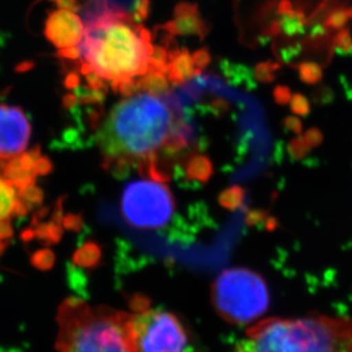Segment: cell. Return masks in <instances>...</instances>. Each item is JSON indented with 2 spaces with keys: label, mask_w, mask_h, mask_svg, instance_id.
Instances as JSON below:
<instances>
[{
  "label": "cell",
  "mask_w": 352,
  "mask_h": 352,
  "mask_svg": "<svg viewBox=\"0 0 352 352\" xmlns=\"http://www.w3.org/2000/svg\"><path fill=\"white\" fill-rule=\"evenodd\" d=\"M82 14L85 34L79 48L96 74L110 82L146 75L153 45L142 23L107 0H89Z\"/></svg>",
  "instance_id": "obj_1"
},
{
  "label": "cell",
  "mask_w": 352,
  "mask_h": 352,
  "mask_svg": "<svg viewBox=\"0 0 352 352\" xmlns=\"http://www.w3.org/2000/svg\"><path fill=\"white\" fill-rule=\"evenodd\" d=\"M170 120L172 111L162 98L139 93L112 108L96 131L94 142L103 158L122 155L139 158L160 149L168 134Z\"/></svg>",
  "instance_id": "obj_2"
},
{
  "label": "cell",
  "mask_w": 352,
  "mask_h": 352,
  "mask_svg": "<svg viewBox=\"0 0 352 352\" xmlns=\"http://www.w3.org/2000/svg\"><path fill=\"white\" fill-rule=\"evenodd\" d=\"M234 352H352V319L318 314L271 319L252 329Z\"/></svg>",
  "instance_id": "obj_3"
},
{
  "label": "cell",
  "mask_w": 352,
  "mask_h": 352,
  "mask_svg": "<svg viewBox=\"0 0 352 352\" xmlns=\"http://www.w3.org/2000/svg\"><path fill=\"white\" fill-rule=\"evenodd\" d=\"M60 352H138L131 314L79 298L65 300L58 314Z\"/></svg>",
  "instance_id": "obj_4"
},
{
  "label": "cell",
  "mask_w": 352,
  "mask_h": 352,
  "mask_svg": "<svg viewBox=\"0 0 352 352\" xmlns=\"http://www.w3.org/2000/svg\"><path fill=\"white\" fill-rule=\"evenodd\" d=\"M214 308L234 324H248L260 318L269 308V291L263 278L245 267L224 270L212 287Z\"/></svg>",
  "instance_id": "obj_5"
},
{
  "label": "cell",
  "mask_w": 352,
  "mask_h": 352,
  "mask_svg": "<svg viewBox=\"0 0 352 352\" xmlns=\"http://www.w3.org/2000/svg\"><path fill=\"white\" fill-rule=\"evenodd\" d=\"M174 212L175 199L165 183L140 179L124 188L122 214L132 227L158 230L170 222Z\"/></svg>",
  "instance_id": "obj_6"
},
{
  "label": "cell",
  "mask_w": 352,
  "mask_h": 352,
  "mask_svg": "<svg viewBox=\"0 0 352 352\" xmlns=\"http://www.w3.org/2000/svg\"><path fill=\"white\" fill-rule=\"evenodd\" d=\"M138 352H186L189 336L182 322L170 312L146 309L131 315Z\"/></svg>",
  "instance_id": "obj_7"
},
{
  "label": "cell",
  "mask_w": 352,
  "mask_h": 352,
  "mask_svg": "<svg viewBox=\"0 0 352 352\" xmlns=\"http://www.w3.org/2000/svg\"><path fill=\"white\" fill-rule=\"evenodd\" d=\"M30 136V122L23 110L0 104V158L12 160L23 153Z\"/></svg>",
  "instance_id": "obj_8"
},
{
  "label": "cell",
  "mask_w": 352,
  "mask_h": 352,
  "mask_svg": "<svg viewBox=\"0 0 352 352\" xmlns=\"http://www.w3.org/2000/svg\"><path fill=\"white\" fill-rule=\"evenodd\" d=\"M44 34L55 47L61 50L80 44L85 34V25L75 12L58 8L48 15Z\"/></svg>",
  "instance_id": "obj_9"
},
{
  "label": "cell",
  "mask_w": 352,
  "mask_h": 352,
  "mask_svg": "<svg viewBox=\"0 0 352 352\" xmlns=\"http://www.w3.org/2000/svg\"><path fill=\"white\" fill-rule=\"evenodd\" d=\"M214 166L210 157L195 151L182 160V164L173 166V176L176 184L186 190L201 189L212 179Z\"/></svg>",
  "instance_id": "obj_10"
},
{
  "label": "cell",
  "mask_w": 352,
  "mask_h": 352,
  "mask_svg": "<svg viewBox=\"0 0 352 352\" xmlns=\"http://www.w3.org/2000/svg\"><path fill=\"white\" fill-rule=\"evenodd\" d=\"M160 29L172 36H197L201 41L210 31L206 22L200 16L196 3H179L174 10V19L164 24Z\"/></svg>",
  "instance_id": "obj_11"
},
{
  "label": "cell",
  "mask_w": 352,
  "mask_h": 352,
  "mask_svg": "<svg viewBox=\"0 0 352 352\" xmlns=\"http://www.w3.org/2000/svg\"><path fill=\"white\" fill-rule=\"evenodd\" d=\"M203 72L197 70L193 65L192 55L188 48H174L170 51V65L167 77L173 86L184 85L195 76Z\"/></svg>",
  "instance_id": "obj_12"
},
{
  "label": "cell",
  "mask_w": 352,
  "mask_h": 352,
  "mask_svg": "<svg viewBox=\"0 0 352 352\" xmlns=\"http://www.w3.org/2000/svg\"><path fill=\"white\" fill-rule=\"evenodd\" d=\"M220 69L222 75L230 85L237 87H245L248 91H253L256 88V79L254 72L246 65L234 63L229 60H222L220 62Z\"/></svg>",
  "instance_id": "obj_13"
},
{
  "label": "cell",
  "mask_w": 352,
  "mask_h": 352,
  "mask_svg": "<svg viewBox=\"0 0 352 352\" xmlns=\"http://www.w3.org/2000/svg\"><path fill=\"white\" fill-rule=\"evenodd\" d=\"M138 82L141 93H148L160 98H166L172 93L170 79L160 72H146Z\"/></svg>",
  "instance_id": "obj_14"
},
{
  "label": "cell",
  "mask_w": 352,
  "mask_h": 352,
  "mask_svg": "<svg viewBox=\"0 0 352 352\" xmlns=\"http://www.w3.org/2000/svg\"><path fill=\"white\" fill-rule=\"evenodd\" d=\"M102 167L111 174L112 177L119 181L129 177L132 170L136 168V158L122 155L113 158H103Z\"/></svg>",
  "instance_id": "obj_15"
},
{
  "label": "cell",
  "mask_w": 352,
  "mask_h": 352,
  "mask_svg": "<svg viewBox=\"0 0 352 352\" xmlns=\"http://www.w3.org/2000/svg\"><path fill=\"white\" fill-rule=\"evenodd\" d=\"M246 193V190L241 186H229L219 195L217 203L226 210L234 212L244 206Z\"/></svg>",
  "instance_id": "obj_16"
},
{
  "label": "cell",
  "mask_w": 352,
  "mask_h": 352,
  "mask_svg": "<svg viewBox=\"0 0 352 352\" xmlns=\"http://www.w3.org/2000/svg\"><path fill=\"white\" fill-rule=\"evenodd\" d=\"M17 195L12 184L0 177V221L10 219L13 215L14 204Z\"/></svg>",
  "instance_id": "obj_17"
},
{
  "label": "cell",
  "mask_w": 352,
  "mask_h": 352,
  "mask_svg": "<svg viewBox=\"0 0 352 352\" xmlns=\"http://www.w3.org/2000/svg\"><path fill=\"white\" fill-rule=\"evenodd\" d=\"M170 65V51L165 46H153V54L148 58V72H160L167 76Z\"/></svg>",
  "instance_id": "obj_18"
},
{
  "label": "cell",
  "mask_w": 352,
  "mask_h": 352,
  "mask_svg": "<svg viewBox=\"0 0 352 352\" xmlns=\"http://www.w3.org/2000/svg\"><path fill=\"white\" fill-rule=\"evenodd\" d=\"M298 78L307 85H315L322 79V69L316 62H302L296 67Z\"/></svg>",
  "instance_id": "obj_19"
},
{
  "label": "cell",
  "mask_w": 352,
  "mask_h": 352,
  "mask_svg": "<svg viewBox=\"0 0 352 352\" xmlns=\"http://www.w3.org/2000/svg\"><path fill=\"white\" fill-rule=\"evenodd\" d=\"M280 68V65L277 62H260L254 69L255 79L261 84H270L277 79L278 72Z\"/></svg>",
  "instance_id": "obj_20"
},
{
  "label": "cell",
  "mask_w": 352,
  "mask_h": 352,
  "mask_svg": "<svg viewBox=\"0 0 352 352\" xmlns=\"http://www.w3.org/2000/svg\"><path fill=\"white\" fill-rule=\"evenodd\" d=\"M78 96V102L82 105H101L105 101L107 93L103 91L91 89L88 86H79L75 91Z\"/></svg>",
  "instance_id": "obj_21"
},
{
  "label": "cell",
  "mask_w": 352,
  "mask_h": 352,
  "mask_svg": "<svg viewBox=\"0 0 352 352\" xmlns=\"http://www.w3.org/2000/svg\"><path fill=\"white\" fill-rule=\"evenodd\" d=\"M196 109L197 111H199L201 115L210 113V115L220 118V117L230 111L231 104L230 102L226 100V98H214L213 101H210L208 104L197 105Z\"/></svg>",
  "instance_id": "obj_22"
},
{
  "label": "cell",
  "mask_w": 352,
  "mask_h": 352,
  "mask_svg": "<svg viewBox=\"0 0 352 352\" xmlns=\"http://www.w3.org/2000/svg\"><path fill=\"white\" fill-rule=\"evenodd\" d=\"M17 196L20 197L21 199L27 204L30 210L34 206H39L44 201V191L41 188L36 186V184L19 190Z\"/></svg>",
  "instance_id": "obj_23"
},
{
  "label": "cell",
  "mask_w": 352,
  "mask_h": 352,
  "mask_svg": "<svg viewBox=\"0 0 352 352\" xmlns=\"http://www.w3.org/2000/svg\"><path fill=\"white\" fill-rule=\"evenodd\" d=\"M112 91L122 95L124 98H131L141 93L139 82L135 79H126V80H112L110 82Z\"/></svg>",
  "instance_id": "obj_24"
},
{
  "label": "cell",
  "mask_w": 352,
  "mask_h": 352,
  "mask_svg": "<svg viewBox=\"0 0 352 352\" xmlns=\"http://www.w3.org/2000/svg\"><path fill=\"white\" fill-rule=\"evenodd\" d=\"M310 149L311 148L305 143L303 136H298V138L291 140L288 142L287 148H286L288 156L294 162L303 160V158L308 156Z\"/></svg>",
  "instance_id": "obj_25"
},
{
  "label": "cell",
  "mask_w": 352,
  "mask_h": 352,
  "mask_svg": "<svg viewBox=\"0 0 352 352\" xmlns=\"http://www.w3.org/2000/svg\"><path fill=\"white\" fill-rule=\"evenodd\" d=\"M289 108H291V111L293 113L301 116V117H307L311 111V107H310V102H309L308 98H305V95L300 94V93H295L294 95H292Z\"/></svg>",
  "instance_id": "obj_26"
},
{
  "label": "cell",
  "mask_w": 352,
  "mask_h": 352,
  "mask_svg": "<svg viewBox=\"0 0 352 352\" xmlns=\"http://www.w3.org/2000/svg\"><path fill=\"white\" fill-rule=\"evenodd\" d=\"M131 14L136 23H142L149 17L150 0H136Z\"/></svg>",
  "instance_id": "obj_27"
},
{
  "label": "cell",
  "mask_w": 352,
  "mask_h": 352,
  "mask_svg": "<svg viewBox=\"0 0 352 352\" xmlns=\"http://www.w3.org/2000/svg\"><path fill=\"white\" fill-rule=\"evenodd\" d=\"M192 60L193 65L196 67L197 70L203 72L212 62V55H210V50L207 47L197 50L192 54Z\"/></svg>",
  "instance_id": "obj_28"
},
{
  "label": "cell",
  "mask_w": 352,
  "mask_h": 352,
  "mask_svg": "<svg viewBox=\"0 0 352 352\" xmlns=\"http://www.w3.org/2000/svg\"><path fill=\"white\" fill-rule=\"evenodd\" d=\"M84 77H85L86 82H87L88 87L91 88V89H96V91H103L108 93L109 84L105 82L107 79L103 78L96 72H89Z\"/></svg>",
  "instance_id": "obj_29"
},
{
  "label": "cell",
  "mask_w": 352,
  "mask_h": 352,
  "mask_svg": "<svg viewBox=\"0 0 352 352\" xmlns=\"http://www.w3.org/2000/svg\"><path fill=\"white\" fill-rule=\"evenodd\" d=\"M54 170V164L46 156H41L34 164V173L36 176H46Z\"/></svg>",
  "instance_id": "obj_30"
},
{
  "label": "cell",
  "mask_w": 352,
  "mask_h": 352,
  "mask_svg": "<svg viewBox=\"0 0 352 352\" xmlns=\"http://www.w3.org/2000/svg\"><path fill=\"white\" fill-rule=\"evenodd\" d=\"M58 58H62L63 61H80L82 60V52L79 46H72L58 50Z\"/></svg>",
  "instance_id": "obj_31"
},
{
  "label": "cell",
  "mask_w": 352,
  "mask_h": 352,
  "mask_svg": "<svg viewBox=\"0 0 352 352\" xmlns=\"http://www.w3.org/2000/svg\"><path fill=\"white\" fill-rule=\"evenodd\" d=\"M274 102L279 105H286L289 103L292 98V91L289 87L285 85H278L274 88Z\"/></svg>",
  "instance_id": "obj_32"
},
{
  "label": "cell",
  "mask_w": 352,
  "mask_h": 352,
  "mask_svg": "<svg viewBox=\"0 0 352 352\" xmlns=\"http://www.w3.org/2000/svg\"><path fill=\"white\" fill-rule=\"evenodd\" d=\"M348 32H343L340 34L336 41V47L340 54H351L352 53V41L350 39Z\"/></svg>",
  "instance_id": "obj_33"
},
{
  "label": "cell",
  "mask_w": 352,
  "mask_h": 352,
  "mask_svg": "<svg viewBox=\"0 0 352 352\" xmlns=\"http://www.w3.org/2000/svg\"><path fill=\"white\" fill-rule=\"evenodd\" d=\"M305 143L310 148H317L322 143V133L318 129H310L305 133L303 136Z\"/></svg>",
  "instance_id": "obj_34"
},
{
  "label": "cell",
  "mask_w": 352,
  "mask_h": 352,
  "mask_svg": "<svg viewBox=\"0 0 352 352\" xmlns=\"http://www.w3.org/2000/svg\"><path fill=\"white\" fill-rule=\"evenodd\" d=\"M62 222L69 230H79L84 224V219L82 214H68L67 217H63Z\"/></svg>",
  "instance_id": "obj_35"
},
{
  "label": "cell",
  "mask_w": 352,
  "mask_h": 352,
  "mask_svg": "<svg viewBox=\"0 0 352 352\" xmlns=\"http://www.w3.org/2000/svg\"><path fill=\"white\" fill-rule=\"evenodd\" d=\"M283 126L287 132L294 133V134H301L303 125L301 120L295 117V116H288L283 120Z\"/></svg>",
  "instance_id": "obj_36"
},
{
  "label": "cell",
  "mask_w": 352,
  "mask_h": 352,
  "mask_svg": "<svg viewBox=\"0 0 352 352\" xmlns=\"http://www.w3.org/2000/svg\"><path fill=\"white\" fill-rule=\"evenodd\" d=\"M63 85L67 89L70 91H76L77 88L80 86V77H79L78 72H69L65 76V82Z\"/></svg>",
  "instance_id": "obj_37"
},
{
  "label": "cell",
  "mask_w": 352,
  "mask_h": 352,
  "mask_svg": "<svg viewBox=\"0 0 352 352\" xmlns=\"http://www.w3.org/2000/svg\"><path fill=\"white\" fill-rule=\"evenodd\" d=\"M267 217V212L263 210H248L246 215V223L248 226H254V224L261 222Z\"/></svg>",
  "instance_id": "obj_38"
},
{
  "label": "cell",
  "mask_w": 352,
  "mask_h": 352,
  "mask_svg": "<svg viewBox=\"0 0 352 352\" xmlns=\"http://www.w3.org/2000/svg\"><path fill=\"white\" fill-rule=\"evenodd\" d=\"M56 3H58V8H62V10H72L75 13L82 10L80 0H58Z\"/></svg>",
  "instance_id": "obj_39"
},
{
  "label": "cell",
  "mask_w": 352,
  "mask_h": 352,
  "mask_svg": "<svg viewBox=\"0 0 352 352\" xmlns=\"http://www.w3.org/2000/svg\"><path fill=\"white\" fill-rule=\"evenodd\" d=\"M78 96L77 94H72V93H68L62 98V107L67 111H70L72 109H75L78 105Z\"/></svg>",
  "instance_id": "obj_40"
},
{
  "label": "cell",
  "mask_w": 352,
  "mask_h": 352,
  "mask_svg": "<svg viewBox=\"0 0 352 352\" xmlns=\"http://www.w3.org/2000/svg\"><path fill=\"white\" fill-rule=\"evenodd\" d=\"M348 20V14L341 13L334 14L331 19L329 20V25H332L333 28L342 27L343 24L346 23Z\"/></svg>",
  "instance_id": "obj_41"
},
{
  "label": "cell",
  "mask_w": 352,
  "mask_h": 352,
  "mask_svg": "<svg viewBox=\"0 0 352 352\" xmlns=\"http://www.w3.org/2000/svg\"><path fill=\"white\" fill-rule=\"evenodd\" d=\"M12 234H13V230H12L10 219L0 221V239L10 238Z\"/></svg>",
  "instance_id": "obj_42"
},
{
  "label": "cell",
  "mask_w": 352,
  "mask_h": 352,
  "mask_svg": "<svg viewBox=\"0 0 352 352\" xmlns=\"http://www.w3.org/2000/svg\"><path fill=\"white\" fill-rule=\"evenodd\" d=\"M34 62L32 61H23L19 63V65L15 67L14 69V72H16V74H23V72H30L32 69L34 68Z\"/></svg>",
  "instance_id": "obj_43"
},
{
  "label": "cell",
  "mask_w": 352,
  "mask_h": 352,
  "mask_svg": "<svg viewBox=\"0 0 352 352\" xmlns=\"http://www.w3.org/2000/svg\"><path fill=\"white\" fill-rule=\"evenodd\" d=\"M277 227V221L274 217H269L267 220V229H274V228Z\"/></svg>",
  "instance_id": "obj_44"
},
{
  "label": "cell",
  "mask_w": 352,
  "mask_h": 352,
  "mask_svg": "<svg viewBox=\"0 0 352 352\" xmlns=\"http://www.w3.org/2000/svg\"><path fill=\"white\" fill-rule=\"evenodd\" d=\"M3 160H3V158H0V172H1V170H3V166H5V162H3Z\"/></svg>",
  "instance_id": "obj_45"
},
{
  "label": "cell",
  "mask_w": 352,
  "mask_h": 352,
  "mask_svg": "<svg viewBox=\"0 0 352 352\" xmlns=\"http://www.w3.org/2000/svg\"><path fill=\"white\" fill-rule=\"evenodd\" d=\"M51 1H58V0H51Z\"/></svg>",
  "instance_id": "obj_46"
}]
</instances>
